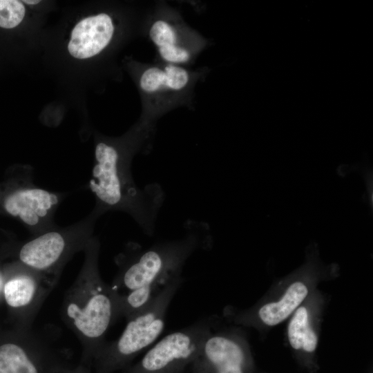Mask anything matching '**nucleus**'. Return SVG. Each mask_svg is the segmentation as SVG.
Segmentation results:
<instances>
[{"instance_id": "obj_7", "label": "nucleus", "mask_w": 373, "mask_h": 373, "mask_svg": "<svg viewBox=\"0 0 373 373\" xmlns=\"http://www.w3.org/2000/svg\"><path fill=\"white\" fill-rule=\"evenodd\" d=\"M213 319H204L171 332L122 373H184L213 329Z\"/></svg>"}, {"instance_id": "obj_17", "label": "nucleus", "mask_w": 373, "mask_h": 373, "mask_svg": "<svg viewBox=\"0 0 373 373\" xmlns=\"http://www.w3.org/2000/svg\"><path fill=\"white\" fill-rule=\"evenodd\" d=\"M52 373H95L88 366L81 363L75 367H70L61 363L52 372Z\"/></svg>"}, {"instance_id": "obj_8", "label": "nucleus", "mask_w": 373, "mask_h": 373, "mask_svg": "<svg viewBox=\"0 0 373 373\" xmlns=\"http://www.w3.org/2000/svg\"><path fill=\"white\" fill-rule=\"evenodd\" d=\"M248 341L237 328L212 331L191 365L190 373H252Z\"/></svg>"}, {"instance_id": "obj_1", "label": "nucleus", "mask_w": 373, "mask_h": 373, "mask_svg": "<svg viewBox=\"0 0 373 373\" xmlns=\"http://www.w3.org/2000/svg\"><path fill=\"white\" fill-rule=\"evenodd\" d=\"M132 153L106 142H98L88 186L95 198L94 207L102 214L111 211L127 213L151 236L164 191L157 183L142 188L135 184L131 169Z\"/></svg>"}, {"instance_id": "obj_4", "label": "nucleus", "mask_w": 373, "mask_h": 373, "mask_svg": "<svg viewBox=\"0 0 373 373\" xmlns=\"http://www.w3.org/2000/svg\"><path fill=\"white\" fill-rule=\"evenodd\" d=\"M336 265H325L317 248L311 247L304 264L283 278L252 307L236 311L226 309L224 316L236 325L259 331L268 329L284 322L316 289L318 283L337 275Z\"/></svg>"}, {"instance_id": "obj_9", "label": "nucleus", "mask_w": 373, "mask_h": 373, "mask_svg": "<svg viewBox=\"0 0 373 373\" xmlns=\"http://www.w3.org/2000/svg\"><path fill=\"white\" fill-rule=\"evenodd\" d=\"M61 363L49 341L32 327L0 344V373H52Z\"/></svg>"}, {"instance_id": "obj_12", "label": "nucleus", "mask_w": 373, "mask_h": 373, "mask_svg": "<svg viewBox=\"0 0 373 373\" xmlns=\"http://www.w3.org/2000/svg\"><path fill=\"white\" fill-rule=\"evenodd\" d=\"M114 32L112 19L102 13L84 19L73 28L68 49L78 59L93 57L109 44Z\"/></svg>"}, {"instance_id": "obj_16", "label": "nucleus", "mask_w": 373, "mask_h": 373, "mask_svg": "<svg viewBox=\"0 0 373 373\" xmlns=\"http://www.w3.org/2000/svg\"><path fill=\"white\" fill-rule=\"evenodd\" d=\"M26 10L21 1L17 0H0V27L13 28L19 25L24 17Z\"/></svg>"}, {"instance_id": "obj_2", "label": "nucleus", "mask_w": 373, "mask_h": 373, "mask_svg": "<svg viewBox=\"0 0 373 373\" xmlns=\"http://www.w3.org/2000/svg\"><path fill=\"white\" fill-rule=\"evenodd\" d=\"M100 242L93 236L84 252L77 278L66 291L61 307L64 322L82 346V363L89 366L104 345L106 334L117 320L115 296L99 269Z\"/></svg>"}, {"instance_id": "obj_6", "label": "nucleus", "mask_w": 373, "mask_h": 373, "mask_svg": "<svg viewBox=\"0 0 373 373\" xmlns=\"http://www.w3.org/2000/svg\"><path fill=\"white\" fill-rule=\"evenodd\" d=\"M102 213L94 207L84 218L60 228L57 227L32 238L18 252L19 261L41 273L59 278L67 262L83 251L94 236V229Z\"/></svg>"}, {"instance_id": "obj_10", "label": "nucleus", "mask_w": 373, "mask_h": 373, "mask_svg": "<svg viewBox=\"0 0 373 373\" xmlns=\"http://www.w3.org/2000/svg\"><path fill=\"white\" fill-rule=\"evenodd\" d=\"M59 278L35 271L19 261L12 273L3 279L2 294L6 304L18 312L21 328H31L43 303Z\"/></svg>"}, {"instance_id": "obj_18", "label": "nucleus", "mask_w": 373, "mask_h": 373, "mask_svg": "<svg viewBox=\"0 0 373 373\" xmlns=\"http://www.w3.org/2000/svg\"><path fill=\"white\" fill-rule=\"evenodd\" d=\"M23 3H26L27 4H30V5H35V4H37L38 3H39V1H35V0H23L22 1Z\"/></svg>"}, {"instance_id": "obj_14", "label": "nucleus", "mask_w": 373, "mask_h": 373, "mask_svg": "<svg viewBox=\"0 0 373 373\" xmlns=\"http://www.w3.org/2000/svg\"><path fill=\"white\" fill-rule=\"evenodd\" d=\"M149 37L166 64L180 66L190 60V50L180 43L176 29L166 20L155 21L149 29Z\"/></svg>"}, {"instance_id": "obj_3", "label": "nucleus", "mask_w": 373, "mask_h": 373, "mask_svg": "<svg viewBox=\"0 0 373 373\" xmlns=\"http://www.w3.org/2000/svg\"><path fill=\"white\" fill-rule=\"evenodd\" d=\"M184 236L162 241L147 247L130 245L119 256V271L110 285L115 294H122L165 277L181 275L187 259L199 249L211 244L209 225L202 221L188 220Z\"/></svg>"}, {"instance_id": "obj_11", "label": "nucleus", "mask_w": 373, "mask_h": 373, "mask_svg": "<svg viewBox=\"0 0 373 373\" xmlns=\"http://www.w3.org/2000/svg\"><path fill=\"white\" fill-rule=\"evenodd\" d=\"M325 305V297L316 289L289 318L287 338L298 354L310 357L316 353Z\"/></svg>"}, {"instance_id": "obj_15", "label": "nucleus", "mask_w": 373, "mask_h": 373, "mask_svg": "<svg viewBox=\"0 0 373 373\" xmlns=\"http://www.w3.org/2000/svg\"><path fill=\"white\" fill-rule=\"evenodd\" d=\"M178 275L160 278L153 283L140 287L124 294L115 296L116 316L128 320L143 310L153 302L162 291L175 279Z\"/></svg>"}, {"instance_id": "obj_13", "label": "nucleus", "mask_w": 373, "mask_h": 373, "mask_svg": "<svg viewBox=\"0 0 373 373\" xmlns=\"http://www.w3.org/2000/svg\"><path fill=\"white\" fill-rule=\"evenodd\" d=\"M189 82V72L181 66L166 64L147 68L141 75L140 86L147 95L163 91H179Z\"/></svg>"}, {"instance_id": "obj_5", "label": "nucleus", "mask_w": 373, "mask_h": 373, "mask_svg": "<svg viewBox=\"0 0 373 373\" xmlns=\"http://www.w3.org/2000/svg\"><path fill=\"white\" fill-rule=\"evenodd\" d=\"M182 282V276L175 279L146 307L126 320L119 338L106 342L88 367L95 373H115L130 366L163 332L168 307Z\"/></svg>"}]
</instances>
